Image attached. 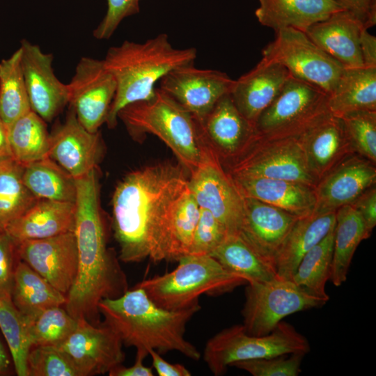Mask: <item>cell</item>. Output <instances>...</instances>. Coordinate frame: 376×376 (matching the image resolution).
I'll list each match as a JSON object with an SVG mask.
<instances>
[{
	"mask_svg": "<svg viewBox=\"0 0 376 376\" xmlns=\"http://www.w3.org/2000/svg\"><path fill=\"white\" fill-rule=\"evenodd\" d=\"M185 169L169 163L149 166L128 173L117 185L112 229L120 261H153L173 206L189 189Z\"/></svg>",
	"mask_w": 376,
	"mask_h": 376,
	"instance_id": "1",
	"label": "cell"
},
{
	"mask_svg": "<svg viewBox=\"0 0 376 376\" xmlns=\"http://www.w3.org/2000/svg\"><path fill=\"white\" fill-rule=\"evenodd\" d=\"M75 235L78 269L64 306L77 321L101 324L99 302L124 294L128 288L119 258L107 246L106 229L99 206V182L96 169L75 179Z\"/></svg>",
	"mask_w": 376,
	"mask_h": 376,
	"instance_id": "2",
	"label": "cell"
},
{
	"mask_svg": "<svg viewBox=\"0 0 376 376\" xmlns=\"http://www.w3.org/2000/svg\"><path fill=\"white\" fill-rule=\"evenodd\" d=\"M103 322L120 337L123 345L148 352L165 354L176 351L198 361L201 354L185 337L186 325L201 309L199 304L178 311L159 307L143 289L135 286L113 299L98 304Z\"/></svg>",
	"mask_w": 376,
	"mask_h": 376,
	"instance_id": "3",
	"label": "cell"
},
{
	"mask_svg": "<svg viewBox=\"0 0 376 376\" xmlns=\"http://www.w3.org/2000/svg\"><path fill=\"white\" fill-rule=\"evenodd\" d=\"M194 47L175 48L166 33L143 42L125 40L111 47L103 59L116 82V92L106 123H117L118 113L129 104L147 100L155 94V85L169 72L192 64L196 58Z\"/></svg>",
	"mask_w": 376,
	"mask_h": 376,
	"instance_id": "4",
	"label": "cell"
},
{
	"mask_svg": "<svg viewBox=\"0 0 376 376\" xmlns=\"http://www.w3.org/2000/svg\"><path fill=\"white\" fill-rule=\"evenodd\" d=\"M118 118L132 134L150 133L159 138L190 174L215 152L194 117L159 88L150 99L124 107Z\"/></svg>",
	"mask_w": 376,
	"mask_h": 376,
	"instance_id": "5",
	"label": "cell"
},
{
	"mask_svg": "<svg viewBox=\"0 0 376 376\" xmlns=\"http://www.w3.org/2000/svg\"><path fill=\"white\" fill-rule=\"evenodd\" d=\"M178 262L173 271L144 279L135 286L143 289L159 307L178 311L199 304L202 295H219L247 284L209 255L188 254Z\"/></svg>",
	"mask_w": 376,
	"mask_h": 376,
	"instance_id": "6",
	"label": "cell"
},
{
	"mask_svg": "<svg viewBox=\"0 0 376 376\" xmlns=\"http://www.w3.org/2000/svg\"><path fill=\"white\" fill-rule=\"evenodd\" d=\"M310 351L307 338L290 324L281 321L269 334H248L242 324L221 330L205 343L203 358L215 376L223 375L235 362Z\"/></svg>",
	"mask_w": 376,
	"mask_h": 376,
	"instance_id": "7",
	"label": "cell"
},
{
	"mask_svg": "<svg viewBox=\"0 0 376 376\" xmlns=\"http://www.w3.org/2000/svg\"><path fill=\"white\" fill-rule=\"evenodd\" d=\"M221 162L230 177L283 179L313 187L318 182L309 172L298 136L263 138L256 134L237 156Z\"/></svg>",
	"mask_w": 376,
	"mask_h": 376,
	"instance_id": "8",
	"label": "cell"
},
{
	"mask_svg": "<svg viewBox=\"0 0 376 376\" xmlns=\"http://www.w3.org/2000/svg\"><path fill=\"white\" fill-rule=\"evenodd\" d=\"M329 95L320 88L290 77L255 128L263 138L297 137L327 113Z\"/></svg>",
	"mask_w": 376,
	"mask_h": 376,
	"instance_id": "9",
	"label": "cell"
},
{
	"mask_svg": "<svg viewBox=\"0 0 376 376\" xmlns=\"http://www.w3.org/2000/svg\"><path fill=\"white\" fill-rule=\"evenodd\" d=\"M246 285L242 325L251 335L268 334L286 316L327 302L309 294L292 280L278 276L269 281Z\"/></svg>",
	"mask_w": 376,
	"mask_h": 376,
	"instance_id": "10",
	"label": "cell"
},
{
	"mask_svg": "<svg viewBox=\"0 0 376 376\" xmlns=\"http://www.w3.org/2000/svg\"><path fill=\"white\" fill-rule=\"evenodd\" d=\"M263 57L280 63L291 77L320 88L328 95L344 68L305 32L292 28L276 31L274 40L263 49Z\"/></svg>",
	"mask_w": 376,
	"mask_h": 376,
	"instance_id": "11",
	"label": "cell"
},
{
	"mask_svg": "<svg viewBox=\"0 0 376 376\" xmlns=\"http://www.w3.org/2000/svg\"><path fill=\"white\" fill-rule=\"evenodd\" d=\"M68 104L80 124L97 132L106 123L116 92V82L103 60L82 57L67 84Z\"/></svg>",
	"mask_w": 376,
	"mask_h": 376,
	"instance_id": "12",
	"label": "cell"
},
{
	"mask_svg": "<svg viewBox=\"0 0 376 376\" xmlns=\"http://www.w3.org/2000/svg\"><path fill=\"white\" fill-rule=\"evenodd\" d=\"M189 184L198 206L210 212L228 235H239L244 215V198L216 152L191 173Z\"/></svg>",
	"mask_w": 376,
	"mask_h": 376,
	"instance_id": "13",
	"label": "cell"
},
{
	"mask_svg": "<svg viewBox=\"0 0 376 376\" xmlns=\"http://www.w3.org/2000/svg\"><path fill=\"white\" fill-rule=\"evenodd\" d=\"M118 335L102 322L94 325L79 320L75 331L56 346L70 361L79 376L109 373L125 359Z\"/></svg>",
	"mask_w": 376,
	"mask_h": 376,
	"instance_id": "14",
	"label": "cell"
},
{
	"mask_svg": "<svg viewBox=\"0 0 376 376\" xmlns=\"http://www.w3.org/2000/svg\"><path fill=\"white\" fill-rule=\"evenodd\" d=\"M234 81L223 72L197 68L192 63L169 72L160 80L159 88L201 121L230 93Z\"/></svg>",
	"mask_w": 376,
	"mask_h": 376,
	"instance_id": "15",
	"label": "cell"
},
{
	"mask_svg": "<svg viewBox=\"0 0 376 376\" xmlns=\"http://www.w3.org/2000/svg\"><path fill=\"white\" fill-rule=\"evenodd\" d=\"M16 244L19 259L67 297L78 269V250L74 231Z\"/></svg>",
	"mask_w": 376,
	"mask_h": 376,
	"instance_id": "16",
	"label": "cell"
},
{
	"mask_svg": "<svg viewBox=\"0 0 376 376\" xmlns=\"http://www.w3.org/2000/svg\"><path fill=\"white\" fill-rule=\"evenodd\" d=\"M21 62L31 109L46 122H51L68 104L67 84L56 77L53 56L37 45L21 42Z\"/></svg>",
	"mask_w": 376,
	"mask_h": 376,
	"instance_id": "17",
	"label": "cell"
},
{
	"mask_svg": "<svg viewBox=\"0 0 376 376\" xmlns=\"http://www.w3.org/2000/svg\"><path fill=\"white\" fill-rule=\"evenodd\" d=\"M375 164L353 153L332 169L315 187V212L336 211L351 204L366 189L375 185Z\"/></svg>",
	"mask_w": 376,
	"mask_h": 376,
	"instance_id": "18",
	"label": "cell"
},
{
	"mask_svg": "<svg viewBox=\"0 0 376 376\" xmlns=\"http://www.w3.org/2000/svg\"><path fill=\"white\" fill-rule=\"evenodd\" d=\"M102 153L99 132L86 130L70 107L64 123L49 134L48 157L77 179L96 169Z\"/></svg>",
	"mask_w": 376,
	"mask_h": 376,
	"instance_id": "19",
	"label": "cell"
},
{
	"mask_svg": "<svg viewBox=\"0 0 376 376\" xmlns=\"http://www.w3.org/2000/svg\"><path fill=\"white\" fill-rule=\"evenodd\" d=\"M243 198L244 215L238 235L276 269L278 251L299 217L257 199Z\"/></svg>",
	"mask_w": 376,
	"mask_h": 376,
	"instance_id": "20",
	"label": "cell"
},
{
	"mask_svg": "<svg viewBox=\"0 0 376 376\" xmlns=\"http://www.w3.org/2000/svg\"><path fill=\"white\" fill-rule=\"evenodd\" d=\"M298 139L309 172L317 182L355 153L341 118L330 112L308 127Z\"/></svg>",
	"mask_w": 376,
	"mask_h": 376,
	"instance_id": "21",
	"label": "cell"
},
{
	"mask_svg": "<svg viewBox=\"0 0 376 376\" xmlns=\"http://www.w3.org/2000/svg\"><path fill=\"white\" fill-rule=\"evenodd\" d=\"M196 121L221 161L237 156L256 136L255 125L239 111L230 94L223 96L202 120Z\"/></svg>",
	"mask_w": 376,
	"mask_h": 376,
	"instance_id": "22",
	"label": "cell"
},
{
	"mask_svg": "<svg viewBox=\"0 0 376 376\" xmlns=\"http://www.w3.org/2000/svg\"><path fill=\"white\" fill-rule=\"evenodd\" d=\"M290 77L282 65L263 57L252 70L235 80L230 95L239 111L255 125Z\"/></svg>",
	"mask_w": 376,
	"mask_h": 376,
	"instance_id": "23",
	"label": "cell"
},
{
	"mask_svg": "<svg viewBox=\"0 0 376 376\" xmlns=\"http://www.w3.org/2000/svg\"><path fill=\"white\" fill-rule=\"evenodd\" d=\"M367 29L346 10L336 12L309 26L307 36L320 48L339 62L343 68L363 67L360 52V37Z\"/></svg>",
	"mask_w": 376,
	"mask_h": 376,
	"instance_id": "24",
	"label": "cell"
},
{
	"mask_svg": "<svg viewBox=\"0 0 376 376\" xmlns=\"http://www.w3.org/2000/svg\"><path fill=\"white\" fill-rule=\"evenodd\" d=\"M230 178L242 197L257 199L297 217L308 215L314 211L316 198L313 187L277 178Z\"/></svg>",
	"mask_w": 376,
	"mask_h": 376,
	"instance_id": "25",
	"label": "cell"
},
{
	"mask_svg": "<svg viewBox=\"0 0 376 376\" xmlns=\"http://www.w3.org/2000/svg\"><path fill=\"white\" fill-rule=\"evenodd\" d=\"M75 203L38 198L4 231L15 242L50 237L75 230Z\"/></svg>",
	"mask_w": 376,
	"mask_h": 376,
	"instance_id": "26",
	"label": "cell"
},
{
	"mask_svg": "<svg viewBox=\"0 0 376 376\" xmlns=\"http://www.w3.org/2000/svg\"><path fill=\"white\" fill-rule=\"evenodd\" d=\"M258 21L276 31L292 28L305 32L313 24L345 10L336 0H258Z\"/></svg>",
	"mask_w": 376,
	"mask_h": 376,
	"instance_id": "27",
	"label": "cell"
},
{
	"mask_svg": "<svg viewBox=\"0 0 376 376\" xmlns=\"http://www.w3.org/2000/svg\"><path fill=\"white\" fill-rule=\"evenodd\" d=\"M336 212L311 214L297 219L276 257L278 276L292 279L303 256L335 226Z\"/></svg>",
	"mask_w": 376,
	"mask_h": 376,
	"instance_id": "28",
	"label": "cell"
},
{
	"mask_svg": "<svg viewBox=\"0 0 376 376\" xmlns=\"http://www.w3.org/2000/svg\"><path fill=\"white\" fill-rule=\"evenodd\" d=\"M200 207L190 188L177 201L164 227L154 263L178 261L189 254Z\"/></svg>",
	"mask_w": 376,
	"mask_h": 376,
	"instance_id": "29",
	"label": "cell"
},
{
	"mask_svg": "<svg viewBox=\"0 0 376 376\" xmlns=\"http://www.w3.org/2000/svg\"><path fill=\"white\" fill-rule=\"evenodd\" d=\"M329 111L338 117L359 111H376V68H344L329 95Z\"/></svg>",
	"mask_w": 376,
	"mask_h": 376,
	"instance_id": "30",
	"label": "cell"
},
{
	"mask_svg": "<svg viewBox=\"0 0 376 376\" xmlns=\"http://www.w3.org/2000/svg\"><path fill=\"white\" fill-rule=\"evenodd\" d=\"M11 300L22 314L32 317L51 307L64 306L67 297L20 260L14 274Z\"/></svg>",
	"mask_w": 376,
	"mask_h": 376,
	"instance_id": "31",
	"label": "cell"
},
{
	"mask_svg": "<svg viewBox=\"0 0 376 376\" xmlns=\"http://www.w3.org/2000/svg\"><path fill=\"white\" fill-rule=\"evenodd\" d=\"M369 237L361 215L351 205L336 210L329 279L335 286L341 285L347 280L357 248Z\"/></svg>",
	"mask_w": 376,
	"mask_h": 376,
	"instance_id": "32",
	"label": "cell"
},
{
	"mask_svg": "<svg viewBox=\"0 0 376 376\" xmlns=\"http://www.w3.org/2000/svg\"><path fill=\"white\" fill-rule=\"evenodd\" d=\"M22 178L37 198L75 203V179L49 157L24 165Z\"/></svg>",
	"mask_w": 376,
	"mask_h": 376,
	"instance_id": "33",
	"label": "cell"
},
{
	"mask_svg": "<svg viewBox=\"0 0 376 376\" xmlns=\"http://www.w3.org/2000/svg\"><path fill=\"white\" fill-rule=\"evenodd\" d=\"M226 270L247 283H263L274 279L276 269L240 235H228L210 255Z\"/></svg>",
	"mask_w": 376,
	"mask_h": 376,
	"instance_id": "34",
	"label": "cell"
},
{
	"mask_svg": "<svg viewBox=\"0 0 376 376\" xmlns=\"http://www.w3.org/2000/svg\"><path fill=\"white\" fill-rule=\"evenodd\" d=\"M13 158L24 166L48 157L49 134L45 120L31 110L8 128Z\"/></svg>",
	"mask_w": 376,
	"mask_h": 376,
	"instance_id": "35",
	"label": "cell"
},
{
	"mask_svg": "<svg viewBox=\"0 0 376 376\" xmlns=\"http://www.w3.org/2000/svg\"><path fill=\"white\" fill-rule=\"evenodd\" d=\"M31 110L19 48L0 62V118L8 130L15 120Z\"/></svg>",
	"mask_w": 376,
	"mask_h": 376,
	"instance_id": "36",
	"label": "cell"
},
{
	"mask_svg": "<svg viewBox=\"0 0 376 376\" xmlns=\"http://www.w3.org/2000/svg\"><path fill=\"white\" fill-rule=\"evenodd\" d=\"M334 228L303 256L291 279L309 294L327 301L325 285L331 275Z\"/></svg>",
	"mask_w": 376,
	"mask_h": 376,
	"instance_id": "37",
	"label": "cell"
},
{
	"mask_svg": "<svg viewBox=\"0 0 376 376\" xmlns=\"http://www.w3.org/2000/svg\"><path fill=\"white\" fill-rule=\"evenodd\" d=\"M22 170L13 157L0 161V230L38 199L24 185Z\"/></svg>",
	"mask_w": 376,
	"mask_h": 376,
	"instance_id": "38",
	"label": "cell"
},
{
	"mask_svg": "<svg viewBox=\"0 0 376 376\" xmlns=\"http://www.w3.org/2000/svg\"><path fill=\"white\" fill-rule=\"evenodd\" d=\"M0 330L8 346L15 373L28 376L26 359L33 346L26 317L11 299L0 298Z\"/></svg>",
	"mask_w": 376,
	"mask_h": 376,
	"instance_id": "39",
	"label": "cell"
},
{
	"mask_svg": "<svg viewBox=\"0 0 376 376\" xmlns=\"http://www.w3.org/2000/svg\"><path fill=\"white\" fill-rule=\"evenodd\" d=\"M25 317L32 346L56 347L63 342L78 324V321L63 306L51 307L34 316Z\"/></svg>",
	"mask_w": 376,
	"mask_h": 376,
	"instance_id": "40",
	"label": "cell"
},
{
	"mask_svg": "<svg viewBox=\"0 0 376 376\" xmlns=\"http://www.w3.org/2000/svg\"><path fill=\"white\" fill-rule=\"evenodd\" d=\"M339 118L355 152L376 164V111H354Z\"/></svg>",
	"mask_w": 376,
	"mask_h": 376,
	"instance_id": "41",
	"label": "cell"
},
{
	"mask_svg": "<svg viewBox=\"0 0 376 376\" xmlns=\"http://www.w3.org/2000/svg\"><path fill=\"white\" fill-rule=\"evenodd\" d=\"M26 366L28 376H79L68 358L52 346H33Z\"/></svg>",
	"mask_w": 376,
	"mask_h": 376,
	"instance_id": "42",
	"label": "cell"
},
{
	"mask_svg": "<svg viewBox=\"0 0 376 376\" xmlns=\"http://www.w3.org/2000/svg\"><path fill=\"white\" fill-rule=\"evenodd\" d=\"M306 354L295 353L235 362L230 367L243 370L253 376H297Z\"/></svg>",
	"mask_w": 376,
	"mask_h": 376,
	"instance_id": "43",
	"label": "cell"
},
{
	"mask_svg": "<svg viewBox=\"0 0 376 376\" xmlns=\"http://www.w3.org/2000/svg\"><path fill=\"white\" fill-rule=\"evenodd\" d=\"M224 226L207 210L200 207L189 254L210 255L227 237Z\"/></svg>",
	"mask_w": 376,
	"mask_h": 376,
	"instance_id": "44",
	"label": "cell"
},
{
	"mask_svg": "<svg viewBox=\"0 0 376 376\" xmlns=\"http://www.w3.org/2000/svg\"><path fill=\"white\" fill-rule=\"evenodd\" d=\"M141 1L107 0L106 15L93 31V36L99 40L111 38L123 19L139 13Z\"/></svg>",
	"mask_w": 376,
	"mask_h": 376,
	"instance_id": "45",
	"label": "cell"
},
{
	"mask_svg": "<svg viewBox=\"0 0 376 376\" xmlns=\"http://www.w3.org/2000/svg\"><path fill=\"white\" fill-rule=\"evenodd\" d=\"M19 260L17 244L4 230H0V298L11 299L14 274Z\"/></svg>",
	"mask_w": 376,
	"mask_h": 376,
	"instance_id": "46",
	"label": "cell"
},
{
	"mask_svg": "<svg viewBox=\"0 0 376 376\" xmlns=\"http://www.w3.org/2000/svg\"><path fill=\"white\" fill-rule=\"evenodd\" d=\"M351 205L361 215L369 236L376 225V187L366 189Z\"/></svg>",
	"mask_w": 376,
	"mask_h": 376,
	"instance_id": "47",
	"label": "cell"
},
{
	"mask_svg": "<svg viewBox=\"0 0 376 376\" xmlns=\"http://www.w3.org/2000/svg\"><path fill=\"white\" fill-rule=\"evenodd\" d=\"M368 29L376 24V0H336Z\"/></svg>",
	"mask_w": 376,
	"mask_h": 376,
	"instance_id": "48",
	"label": "cell"
},
{
	"mask_svg": "<svg viewBox=\"0 0 376 376\" xmlns=\"http://www.w3.org/2000/svg\"><path fill=\"white\" fill-rule=\"evenodd\" d=\"M148 352L143 350H136L134 363L129 367L119 365L109 371V376H154L152 368L143 365L144 359Z\"/></svg>",
	"mask_w": 376,
	"mask_h": 376,
	"instance_id": "49",
	"label": "cell"
},
{
	"mask_svg": "<svg viewBox=\"0 0 376 376\" xmlns=\"http://www.w3.org/2000/svg\"><path fill=\"white\" fill-rule=\"evenodd\" d=\"M152 365L159 376H190L191 373L183 365L165 361L155 350H149Z\"/></svg>",
	"mask_w": 376,
	"mask_h": 376,
	"instance_id": "50",
	"label": "cell"
},
{
	"mask_svg": "<svg viewBox=\"0 0 376 376\" xmlns=\"http://www.w3.org/2000/svg\"><path fill=\"white\" fill-rule=\"evenodd\" d=\"M360 52L364 67L376 68V37L363 29L360 37Z\"/></svg>",
	"mask_w": 376,
	"mask_h": 376,
	"instance_id": "51",
	"label": "cell"
},
{
	"mask_svg": "<svg viewBox=\"0 0 376 376\" xmlns=\"http://www.w3.org/2000/svg\"><path fill=\"white\" fill-rule=\"evenodd\" d=\"M11 157L8 129L0 118V161Z\"/></svg>",
	"mask_w": 376,
	"mask_h": 376,
	"instance_id": "52",
	"label": "cell"
},
{
	"mask_svg": "<svg viewBox=\"0 0 376 376\" xmlns=\"http://www.w3.org/2000/svg\"><path fill=\"white\" fill-rule=\"evenodd\" d=\"M12 365L13 366L12 358L8 354L0 338V376L10 375Z\"/></svg>",
	"mask_w": 376,
	"mask_h": 376,
	"instance_id": "53",
	"label": "cell"
}]
</instances>
